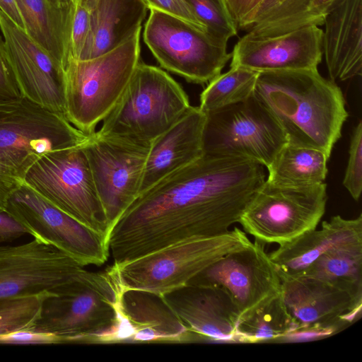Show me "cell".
Returning a JSON list of instances; mask_svg holds the SVG:
<instances>
[{
  "label": "cell",
  "mask_w": 362,
  "mask_h": 362,
  "mask_svg": "<svg viewBox=\"0 0 362 362\" xmlns=\"http://www.w3.org/2000/svg\"><path fill=\"white\" fill-rule=\"evenodd\" d=\"M264 166L204 153L140 193L107 237L113 263L192 237L223 234L264 183Z\"/></svg>",
  "instance_id": "1"
},
{
  "label": "cell",
  "mask_w": 362,
  "mask_h": 362,
  "mask_svg": "<svg viewBox=\"0 0 362 362\" xmlns=\"http://www.w3.org/2000/svg\"><path fill=\"white\" fill-rule=\"evenodd\" d=\"M252 95L275 118L288 143L330 156L349 116L335 82L317 69L259 72Z\"/></svg>",
  "instance_id": "2"
},
{
  "label": "cell",
  "mask_w": 362,
  "mask_h": 362,
  "mask_svg": "<svg viewBox=\"0 0 362 362\" xmlns=\"http://www.w3.org/2000/svg\"><path fill=\"white\" fill-rule=\"evenodd\" d=\"M190 106L182 86L166 71L139 62L96 132L103 136L151 144Z\"/></svg>",
  "instance_id": "3"
},
{
  "label": "cell",
  "mask_w": 362,
  "mask_h": 362,
  "mask_svg": "<svg viewBox=\"0 0 362 362\" xmlns=\"http://www.w3.org/2000/svg\"><path fill=\"white\" fill-rule=\"evenodd\" d=\"M251 243L244 231L235 227L218 235L185 238L110 267L121 286L163 296L187 285L223 256Z\"/></svg>",
  "instance_id": "4"
},
{
  "label": "cell",
  "mask_w": 362,
  "mask_h": 362,
  "mask_svg": "<svg viewBox=\"0 0 362 362\" xmlns=\"http://www.w3.org/2000/svg\"><path fill=\"white\" fill-rule=\"evenodd\" d=\"M139 28L115 49L86 60L70 59L64 68L65 117L88 135L115 106L140 62Z\"/></svg>",
  "instance_id": "5"
},
{
  "label": "cell",
  "mask_w": 362,
  "mask_h": 362,
  "mask_svg": "<svg viewBox=\"0 0 362 362\" xmlns=\"http://www.w3.org/2000/svg\"><path fill=\"white\" fill-rule=\"evenodd\" d=\"M117 288V280L110 267L103 272L87 270L50 292L31 328L58 336L62 344H81L115 322Z\"/></svg>",
  "instance_id": "6"
},
{
  "label": "cell",
  "mask_w": 362,
  "mask_h": 362,
  "mask_svg": "<svg viewBox=\"0 0 362 362\" xmlns=\"http://www.w3.org/2000/svg\"><path fill=\"white\" fill-rule=\"evenodd\" d=\"M89 135L25 97L0 100V161L23 178L42 156L82 146Z\"/></svg>",
  "instance_id": "7"
},
{
  "label": "cell",
  "mask_w": 362,
  "mask_h": 362,
  "mask_svg": "<svg viewBox=\"0 0 362 362\" xmlns=\"http://www.w3.org/2000/svg\"><path fill=\"white\" fill-rule=\"evenodd\" d=\"M82 146L46 153L28 170L23 182L107 241V221Z\"/></svg>",
  "instance_id": "8"
},
{
  "label": "cell",
  "mask_w": 362,
  "mask_h": 362,
  "mask_svg": "<svg viewBox=\"0 0 362 362\" xmlns=\"http://www.w3.org/2000/svg\"><path fill=\"white\" fill-rule=\"evenodd\" d=\"M143 38L161 67L194 83H208L231 59L228 42L156 9H150Z\"/></svg>",
  "instance_id": "9"
},
{
  "label": "cell",
  "mask_w": 362,
  "mask_h": 362,
  "mask_svg": "<svg viewBox=\"0 0 362 362\" xmlns=\"http://www.w3.org/2000/svg\"><path fill=\"white\" fill-rule=\"evenodd\" d=\"M327 185L291 187L265 180L240 216L244 232L279 245L315 229L325 214Z\"/></svg>",
  "instance_id": "10"
},
{
  "label": "cell",
  "mask_w": 362,
  "mask_h": 362,
  "mask_svg": "<svg viewBox=\"0 0 362 362\" xmlns=\"http://www.w3.org/2000/svg\"><path fill=\"white\" fill-rule=\"evenodd\" d=\"M205 115L204 153L244 158L267 168L287 143L275 118L253 95Z\"/></svg>",
  "instance_id": "11"
},
{
  "label": "cell",
  "mask_w": 362,
  "mask_h": 362,
  "mask_svg": "<svg viewBox=\"0 0 362 362\" xmlns=\"http://www.w3.org/2000/svg\"><path fill=\"white\" fill-rule=\"evenodd\" d=\"M281 282V299L292 323V332L284 341L334 334L361 315L362 296L332 284L306 276Z\"/></svg>",
  "instance_id": "12"
},
{
  "label": "cell",
  "mask_w": 362,
  "mask_h": 362,
  "mask_svg": "<svg viewBox=\"0 0 362 362\" xmlns=\"http://www.w3.org/2000/svg\"><path fill=\"white\" fill-rule=\"evenodd\" d=\"M6 212L27 233L84 267L101 266L110 257L104 235L57 209L24 182L8 199Z\"/></svg>",
  "instance_id": "13"
},
{
  "label": "cell",
  "mask_w": 362,
  "mask_h": 362,
  "mask_svg": "<svg viewBox=\"0 0 362 362\" xmlns=\"http://www.w3.org/2000/svg\"><path fill=\"white\" fill-rule=\"evenodd\" d=\"M151 145L100 136L95 131L82 146L105 214L108 233L139 194Z\"/></svg>",
  "instance_id": "14"
},
{
  "label": "cell",
  "mask_w": 362,
  "mask_h": 362,
  "mask_svg": "<svg viewBox=\"0 0 362 362\" xmlns=\"http://www.w3.org/2000/svg\"><path fill=\"white\" fill-rule=\"evenodd\" d=\"M86 272L72 257L35 238L18 245L0 244V300L52 292Z\"/></svg>",
  "instance_id": "15"
},
{
  "label": "cell",
  "mask_w": 362,
  "mask_h": 362,
  "mask_svg": "<svg viewBox=\"0 0 362 362\" xmlns=\"http://www.w3.org/2000/svg\"><path fill=\"white\" fill-rule=\"evenodd\" d=\"M116 319L108 329L83 344L181 342L199 339L156 293L121 286L117 281Z\"/></svg>",
  "instance_id": "16"
},
{
  "label": "cell",
  "mask_w": 362,
  "mask_h": 362,
  "mask_svg": "<svg viewBox=\"0 0 362 362\" xmlns=\"http://www.w3.org/2000/svg\"><path fill=\"white\" fill-rule=\"evenodd\" d=\"M264 244L255 240L232 251L204 269L188 284L214 286L224 291L240 316L281 293V279Z\"/></svg>",
  "instance_id": "17"
},
{
  "label": "cell",
  "mask_w": 362,
  "mask_h": 362,
  "mask_svg": "<svg viewBox=\"0 0 362 362\" xmlns=\"http://www.w3.org/2000/svg\"><path fill=\"white\" fill-rule=\"evenodd\" d=\"M0 29L23 97L65 117L61 63L6 16L0 17Z\"/></svg>",
  "instance_id": "18"
},
{
  "label": "cell",
  "mask_w": 362,
  "mask_h": 362,
  "mask_svg": "<svg viewBox=\"0 0 362 362\" xmlns=\"http://www.w3.org/2000/svg\"><path fill=\"white\" fill-rule=\"evenodd\" d=\"M322 55V30L310 25L265 37L245 34L231 52L230 67L257 72L317 69Z\"/></svg>",
  "instance_id": "19"
},
{
  "label": "cell",
  "mask_w": 362,
  "mask_h": 362,
  "mask_svg": "<svg viewBox=\"0 0 362 362\" xmlns=\"http://www.w3.org/2000/svg\"><path fill=\"white\" fill-rule=\"evenodd\" d=\"M161 297L186 328L199 339L238 342L240 313L221 288L187 284Z\"/></svg>",
  "instance_id": "20"
},
{
  "label": "cell",
  "mask_w": 362,
  "mask_h": 362,
  "mask_svg": "<svg viewBox=\"0 0 362 362\" xmlns=\"http://www.w3.org/2000/svg\"><path fill=\"white\" fill-rule=\"evenodd\" d=\"M205 120L206 115L199 107L191 105L178 121L152 141L139 194L203 156Z\"/></svg>",
  "instance_id": "21"
},
{
  "label": "cell",
  "mask_w": 362,
  "mask_h": 362,
  "mask_svg": "<svg viewBox=\"0 0 362 362\" xmlns=\"http://www.w3.org/2000/svg\"><path fill=\"white\" fill-rule=\"evenodd\" d=\"M362 243V214L346 219L339 215L322 223L320 229L303 233L279 245L269 254L280 279L302 276L320 256L337 246Z\"/></svg>",
  "instance_id": "22"
},
{
  "label": "cell",
  "mask_w": 362,
  "mask_h": 362,
  "mask_svg": "<svg viewBox=\"0 0 362 362\" xmlns=\"http://www.w3.org/2000/svg\"><path fill=\"white\" fill-rule=\"evenodd\" d=\"M322 54L330 80L362 74V0H343L326 17Z\"/></svg>",
  "instance_id": "23"
},
{
  "label": "cell",
  "mask_w": 362,
  "mask_h": 362,
  "mask_svg": "<svg viewBox=\"0 0 362 362\" xmlns=\"http://www.w3.org/2000/svg\"><path fill=\"white\" fill-rule=\"evenodd\" d=\"M148 8L143 0H97L90 10L88 36L78 60L105 54L141 28Z\"/></svg>",
  "instance_id": "24"
},
{
  "label": "cell",
  "mask_w": 362,
  "mask_h": 362,
  "mask_svg": "<svg viewBox=\"0 0 362 362\" xmlns=\"http://www.w3.org/2000/svg\"><path fill=\"white\" fill-rule=\"evenodd\" d=\"M25 32L62 65L69 60V32L74 1L16 0Z\"/></svg>",
  "instance_id": "25"
},
{
  "label": "cell",
  "mask_w": 362,
  "mask_h": 362,
  "mask_svg": "<svg viewBox=\"0 0 362 362\" xmlns=\"http://www.w3.org/2000/svg\"><path fill=\"white\" fill-rule=\"evenodd\" d=\"M329 157L323 151L286 143L267 168L266 180L280 186L305 187L323 183Z\"/></svg>",
  "instance_id": "26"
},
{
  "label": "cell",
  "mask_w": 362,
  "mask_h": 362,
  "mask_svg": "<svg viewBox=\"0 0 362 362\" xmlns=\"http://www.w3.org/2000/svg\"><path fill=\"white\" fill-rule=\"evenodd\" d=\"M302 276L328 282L362 296V243L330 249L313 262Z\"/></svg>",
  "instance_id": "27"
},
{
  "label": "cell",
  "mask_w": 362,
  "mask_h": 362,
  "mask_svg": "<svg viewBox=\"0 0 362 362\" xmlns=\"http://www.w3.org/2000/svg\"><path fill=\"white\" fill-rule=\"evenodd\" d=\"M236 332L238 342L283 341L292 332V323L281 293L242 314Z\"/></svg>",
  "instance_id": "28"
},
{
  "label": "cell",
  "mask_w": 362,
  "mask_h": 362,
  "mask_svg": "<svg viewBox=\"0 0 362 362\" xmlns=\"http://www.w3.org/2000/svg\"><path fill=\"white\" fill-rule=\"evenodd\" d=\"M342 1L301 0L287 11L252 25L246 29V35L252 37H265L310 25L319 27Z\"/></svg>",
  "instance_id": "29"
},
{
  "label": "cell",
  "mask_w": 362,
  "mask_h": 362,
  "mask_svg": "<svg viewBox=\"0 0 362 362\" xmlns=\"http://www.w3.org/2000/svg\"><path fill=\"white\" fill-rule=\"evenodd\" d=\"M259 72L242 67H230L208 83L200 95L199 108L214 111L250 98L254 92Z\"/></svg>",
  "instance_id": "30"
},
{
  "label": "cell",
  "mask_w": 362,
  "mask_h": 362,
  "mask_svg": "<svg viewBox=\"0 0 362 362\" xmlns=\"http://www.w3.org/2000/svg\"><path fill=\"white\" fill-rule=\"evenodd\" d=\"M49 293L43 292L0 300V336L33 327L40 317L43 301Z\"/></svg>",
  "instance_id": "31"
},
{
  "label": "cell",
  "mask_w": 362,
  "mask_h": 362,
  "mask_svg": "<svg viewBox=\"0 0 362 362\" xmlns=\"http://www.w3.org/2000/svg\"><path fill=\"white\" fill-rule=\"evenodd\" d=\"M199 21L214 37L228 42L238 33L225 0H185Z\"/></svg>",
  "instance_id": "32"
},
{
  "label": "cell",
  "mask_w": 362,
  "mask_h": 362,
  "mask_svg": "<svg viewBox=\"0 0 362 362\" xmlns=\"http://www.w3.org/2000/svg\"><path fill=\"white\" fill-rule=\"evenodd\" d=\"M342 184L358 201L362 192V122L354 128L349 147V158Z\"/></svg>",
  "instance_id": "33"
},
{
  "label": "cell",
  "mask_w": 362,
  "mask_h": 362,
  "mask_svg": "<svg viewBox=\"0 0 362 362\" xmlns=\"http://www.w3.org/2000/svg\"><path fill=\"white\" fill-rule=\"evenodd\" d=\"M89 26L90 11L74 1L69 32V60H78L88 36Z\"/></svg>",
  "instance_id": "34"
},
{
  "label": "cell",
  "mask_w": 362,
  "mask_h": 362,
  "mask_svg": "<svg viewBox=\"0 0 362 362\" xmlns=\"http://www.w3.org/2000/svg\"><path fill=\"white\" fill-rule=\"evenodd\" d=\"M22 97L4 40L0 37V100H16Z\"/></svg>",
  "instance_id": "35"
},
{
  "label": "cell",
  "mask_w": 362,
  "mask_h": 362,
  "mask_svg": "<svg viewBox=\"0 0 362 362\" xmlns=\"http://www.w3.org/2000/svg\"><path fill=\"white\" fill-rule=\"evenodd\" d=\"M0 344H57L62 339L53 334L33 328L16 330L0 336Z\"/></svg>",
  "instance_id": "36"
},
{
  "label": "cell",
  "mask_w": 362,
  "mask_h": 362,
  "mask_svg": "<svg viewBox=\"0 0 362 362\" xmlns=\"http://www.w3.org/2000/svg\"><path fill=\"white\" fill-rule=\"evenodd\" d=\"M143 1L148 10L156 9L162 11L206 30L196 18L185 0H143Z\"/></svg>",
  "instance_id": "37"
},
{
  "label": "cell",
  "mask_w": 362,
  "mask_h": 362,
  "mask_svg": "<svg viewBox=\"0 0 362 362\" xmlns=\"http://www.w3.org/2000/svg\"><path fill=\"white\" fill-rule=\"evenodd\" d=\"M23 184L18 173L0 161V211H6L8 199Z\"/></svg>",
  "instance_id": "38"
},
{
  "label": "cell",
  "mask_w": 362,
  "mask_h": 362,
  "mask_svg": "<svg viewBox=\"0 0 362 362\" xmlns=\"http://www.w3.org/2000/svg\"><path fill=\"white\" fill-rule=\"evenodd\" d=\"M238 29L245 30L263 0H225Z\"/></svg>",
  "instance_id": "39"
},
{
  "label": "cell",
  "mask_w": 362,
  "mask_h": 362,
  "mask_svg": "<svg viewBox=\"0 0 362 362\" xmlns=\"http://www.w3.org/2000/svg\"><path fill=\"white\" fill-rule=\"evenodd\" d=\"M301 0H263L252 15L247 26L281 13L294 6Z\"/></svg>",
  "instance_id": "40"
},
{
  "label": "cell",
  "mask_w": 362,
  "mask_h": 362,
  "mask_svg": "<svg viewBox=\"0 0 362 362\" xmlns=\"http://www.w3.org/2000/svg\"><path fill=\"white\" fill-rule=\"evenodd\" d=\"M27 234L25 228L6 211H0V244Z\"/></svg>",
  "instance_id": "41"
},
{
  "label": "cell",
  "mask_w": 362,
  "mask_h": 362,
  "mask_svg": "<svg viewBox=\"0 0 362 362\" xmlns=\"http://www.w3.org/2000/svg\"><path fill=\"white\" fill-rule=\"evenodd\" d=\"M0 9L14 23L25 30L24 23L16 0H0Z\"/></svg>",
  "instance_id": "42"
},
{
  "label": "cell",
  "mask_w": 362,
  "mask_h": 362,
  "mask_svg": "<svg viewBox=\"0 0 362 362\" xmlns=\"http://www.w3.org/2000/svg\"><path fill=\"white\" fill-rule=\"evenodd\" d=\"M74 1L86 7V8H88L90 11L94 6L97 0H74Z\"/></svg>",
  "instance_id": "43"
},
{
  "label": "cell",
  "mask_w": 362,
  "mask_h": 362,
  "mask_svg": "<svg viewBox=\"0 0 362 362\" xmlns=\"http://www.w3.org/2000/svg\"><path fill=\"white\" fill-rule=\"evenodd\" d=\"M71 1H74V0H71Z\"/></svg>",
  "instance_id": "44"
}]
</instances>
